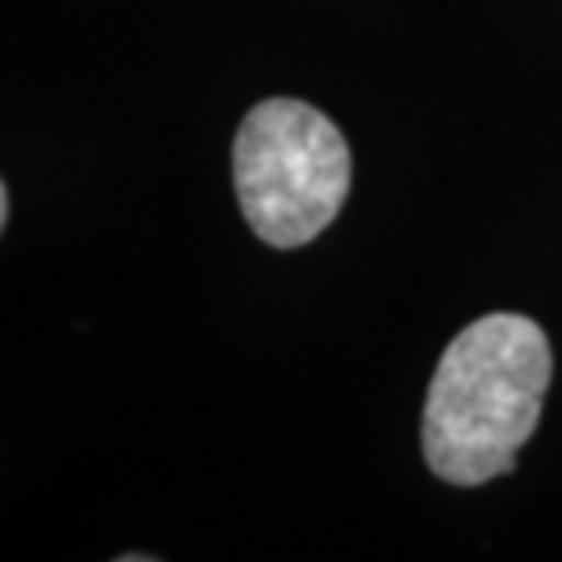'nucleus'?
<instances>
[{"mask_svg":"<svg viewBox=\"0 0 562 562\" xmlns=\"http://www.w3.org/2000/svg\"><path fill=\"white\" fill-rule=\"evenodd\" d=\"M552 384V344L526 314H486L464 325L438 358L424 402L420 446L449 486L508 475L541 424Z\"/></svg>","mask_w":562,"mask_h":562,"instance_id":"1","label":"nucleus"},{"mask_svg":"<svg viewBox=\"0 0 562 562\" xmlns=\"http://www.w3.org/2000/svg\"><path fill=\"white\" fill-rule=\"evenodd\" d=\"M234 190L256 238L274 249H300L344 209L351 150L311 103L263 99L234 139Z\"/></svg>","mask_w":562,"mask_h":562,"instance_id":"2","label":"nucleus"},{"mask_svg":"<svg viewBox=\"0 0 562 562\" xmlns=\"http://www.w3.org/2000/svg\"><path fill=\"white\" fill-rule=\"evenodd\" d=\"M8 216H11V194L8 187H0V227H8Z\"/></svg>","mask_w":562,"mask_h":562,"instance_id":"3","label":"nucleus"}]
</instances>
